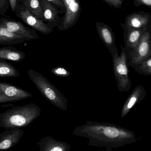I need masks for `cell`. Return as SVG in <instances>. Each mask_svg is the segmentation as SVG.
I'll return each instance as SVG.
<instances>
[{"instance_id":"cell-1","label":"cell","mask_w":151,"mask_h":151,"mask_svg":"<svg viewBox=\"0 0 151 151\" xmlns=\"http://www.w3.org/2000/svg\"><path fill=\"white\" fill-rule=\"evenodd\" d=\"M73 134L87 138L89 145L96 147L116 148L136 141L134 134L121 127L89 121L76 127Z\"/></svg>"},{"instance_id":"cell-2","label":"cell","mask_w":151,"mask_h":151,"mask_svg":"<svg viewBox=\"0 0 151 151\" xmlns=\"http://www.w3.org/2000/svg\"><path fill=\"white\" fill-rule=\"evenodd\" d=\"M40 107L33 103L23 106L5 104L0 106V128L5 129L24 127L40 115Z\"/></svg>"},{"instance_id":"cell-3","label":"cell","mask_w":151,"mask_h":151,"mask_svg":"<svg viewBox=\"0 0 151 151\" xmlns=\"http://www.w3.org/2000/svg\"><path fill=\"white\" fill-rule=\"evenodd\" d=\"M27 74L46 100L60 110H68V100L56 87L47 78L38 72L30 69Z\"/></svg>"},{"instance_id":"cell-4","label":"cell","mask_w":151,"mask_h":151,"mask_svg":"<svg viewBox=\"0 0 151 151\" xmlns=\"http://www.w3.org/2000/svg\"><path fill=\"white\" fill-rule=\"evenodd\" d=\"M121 48L120 55H115L112 56L114 72L119 91H129L132 84L129 74L128 58L125 48L121 45Z\"/></svg>"},{"instance_id":"cell-5","label":"cell","mask_w":151,"mask_h":151,"mask_svg":"<svg viewBox=\"0 0 151 151\" xmlns=\"http://www.w3.org/2000/svg\"><path fill=\"white\" fill-rule=\"evenodd\" d=\"M151 57V34L146 31L128 57V66L139 65Z\"/></svg>"},{"instance_id":"cell-6","label":"cell","mask_w":151,"mask_h":151,"mask_svg":"<svg viewBox=\"0 0 151 151\" xmlns=\"http://www.w3.org/2000/svg\"><path fill=\"white\" fill-rule=\"evenodd\" d=\"M15 13L16 16L26 24L42 34H49L53 31V29L46 22L35 17L21 3H17Z\"/></svg>"},{"instance_id":"cell-7","label":"cell","mask_w":151,"mask_h":151,"mask_svg":"<svg viewBox=\"0 0 151 151\" xmlns=\"http://www.w3.org/2000/svg\"><path fill=\"white\" fill-rule=\"evenodd\" d=\"M65 7V11L62 20L58 26V31H65L76 24L79 20L81 7L79 0H62Z\"/></svg>"},{"instance_id":"cell-8","label":"cell","mask_w":151,"mask_h":151,"mask_svg":"<svg viewBox=\"0 0 151 151\" xmlns=\"http://www.w3.org/2000/svg\"><path fill=\"white\" fill-rule=\"evenodd\" d=\"M32 96L30 92L16 85L0 82V104L20 101Z\"/></svg>"},{"instance_id":"cell-9","label":"cell","mask_w":151,"mask_h":151,"mask_svg":"<svg viewBox=\"0 0 151 151\" xmlns=\"http://www.w3.org/2000/svg\"><path fill=\"white\" fill-rule=\"evenodd\" d=\"M0 27L4 28L11 32L23 36L28 41L40 39L36 31L25 26L19 21L2 17L0 18Z\"/></svg>"},{"instance_id":"cell-10","label":"cell","mask_w":151,"mask_h":151,"mask_svg":"<svg viewBox=\"0 0 151 151\" xmlns=\"http://www.w3.org/2000/svg\"><path fill=\"white\" fill-rule=\"evenodd\" d=\"M151 14L150 12L141 10L129 14L125 17L124 24L121 25L125 30H147V24Z\"/></svg>"},{"instance_id":"cell-11","label":"cell","mask_w":151,"mask_h":151,"mask_svg":"<svg viewBox=\"0 0 151 151\" xmlns=\"http://www.w3.org/2000/svg\"><path fill=\"white\" fill-rule=\"evenodd\" d=\"M95 25L99 38L111 54L112 56L119 55L118 49L115 45V35L111 27L105 23L99 21H96Z\"/></svg>"},{"instance_id":"cell-12","label":"cell","mask_w":151,"mask_h":151,"mask_svg":"<svg viewBox=\"0 0 151 151\" xmlns=\"http://www.w3.org/2000/svg\"><path fill=\"white\" fill-rule=\"evenodd\" d=\"M43 13V21L52 29L58 26L62 17L59 15L61 11L46 0H40Z\"/></svg>"},{"instance_id":"cell-13","label":"cell","mask_w":151,"mask_h":151,"mask_svg":"<svg viewBox=\"0 0 151 151\" xmlns=\"http://www.w3.org/2000/svg\"><path fill=\"white\" fill-rule=\"evenodd\" d=\"M146 95V91L142 85H138L135 87L123 105L121 117L123 118L126 116L136 104L144 99Z\"/></svg>"},{"instance_id":"cell-14","label":"cell","mask_w":151,"mask_h":151,"mask_svg":"<svg viewBox=\"0 0 151 151\" xmlns=\"http://www.w3.org/2000/svg\"><path fill=\"white\" fill-rule=\"evenodd\" d=\"M24 131L19 128L7 129L0 134V150H6L17 144L24 134Z\"/></svg>"},{"instance_id":"cell-15","label":"cell","mask_w":151,"mask_h":151,"mask_svg":"<svg viewBox=\"0 0 151 151\" xmlns=\"http://www.w3.org/2000/svg\"><path fill=\"white\" fill-rule=\"evenodd\" d=\"M39 151H70V146L63 141H58L51 137H43L39 143Z\"/></svg>"},{"instance_id":"cell-16","label":"cell","mask_w":151,"mask_h":151,"mask_svg":"<svg viewBox=\"0 0 151 151\" xmlns=\"http://www.w3.org/2000/svg\"><path fill=\"white\" fill-rule=\"evenodd\" d=\"M124 38L125 49L128 57L137 45L139 43L144 34L146 32L145 30H125Z\"/></svg>"},{"instance_id":"cell-17","label":"cell","mask_w":151,"mask_h":151,"mask_svg":"<svg viewBox=\"0 0 151 151\" xmlns=\"http://www.w3.org/2000/svg\"><path fill=\"white\" fill-rule=\"evenodd\" d=\"M24 52L11 46L0 47V60H9L19 62L25 58Z\"/></svg>"},{"instance_id":"cell-18","label":"cell","mask_w":151,"mask_h":151,"mask_svg":"<svg viewBox=\"0 0 151 151\" xmlns=\"http://www.w3.org/2000/svg\"><path fill=\"white\" fill-rule=\"evenodd\" d=\"M27 41L28 40L26 38L11 32L4 28L0 27V45H17Z\"/></svg>"},{"instance_id":"cell-19","label":"cell","mask_w":151,"mask_h":151,"mask_svg":"<svg viewBox=\"0 0 151 151\" xmlns=\"http://www.w3.org/2000/svg\"><path fill=\"white\" fill-rule=\"evenodd\" d=\"M18 3H21L35 17L43 20V10L40 0H23Z\"/></svg>"},{"instance_id":"cell-20","label":"cell","mask_w":151,"mask_h":151,"mask_svg":"<svg viewBox=\"0 0 151 151\" xmlns=\"http://www.w3.org/2000/svg\"><path fill=\"white\" fill-rule=\"evenodd\" d=\"M19 75L15 66L6 60H0V77H17Z\"/></svg>"},{"instance_id":"cell-21","label":"cell","mask_w":151,"mask_h":151,"mask_svg":"<svg viewBox=\"0 0 151 151\" xmlns=\"http://www.w3.org/2000/svg\"><path fill=\"white\" fill-rule=\"evenodd\" d=\"M133 68L139 74L151 76V57L141 64L134 66Z\"/></svg>"},{"instance_id":"cell-22","label":"cell","mask_w":151,"mask_h":151,"mask_svg":"<svg viewBox=\"0 0 151 151\" xmlns=\"http://www.w3.org/2000/svg\"><path fill=\"white\" fill-rule=\"evenodd\" d=\"M51 73L56 76L60 77H68L70 75V73L63 67H57L51 70Z\"/></svg>"},{"instance_id":"cell-23","label":"cell","mask_w":151,"mask_h":151,"mask_svg":"<svg viewBox=\"0 0 151 151\" xmlns=\"http://www.w3.org/2000/svg\"><path fill=\"white\" fill-rule=\"evenodd\" d=\"M9 7V0H0V16H5Z\"/></svg>"},{"instance_id":"cell-24","label":"cell","mask_w":151,"mask_h":151,"mask_svg":"<svg viewBox=\"0 0 151 151\" xmlns=\"http://www.w3.org/2000/svg\"><path fill=\"white\" fill-rule=\"evenodd\" d=\"M53 4L54 6L61 11V14L65 13V9L63 2L62 0H46Z\"/></svg>"},{"instance_id":"cell-25","label":"cell","mask_w":151,"mask_h":151,"mask_svg":"<svg viewBox=\"0 0 151 151\" xmlns=\"http://www.w3.org/2000/svg\"><path fill=\"white\" fill-rule=\"evenodd\" d=\"M110 6L116 8L120 9L121 8L124 2V0H102Z\"/></svg>"},{"instance_id":"cell-26","label":"cell","mask_w":151,"mask_h":151,"mask_svg":"<svg viewBox=\"0 0 151 151\" xmlns=\"http://www.w3.org/2000/svg\"><path fill=\"white\" fill-rule=\"evenodd\" d=\"M134 4L137 7L144 5L151 8V0H134Z\"/></svg>"},{"instance_id":"cell-27","label":"cell","mask_w":151,"mask_h":151,"mask_svg":"<svg viewBox=\"0 0 151 151\" xmlns=\"http://www.w3.org/2000/svg\"><path fill=\"white\" fill-rule=\"evenodd\" d=\"M10 7L13 12H16V7L17 4V0H9Z\"/></svg>"},{"instance_id":"cell-28","label":"cell","mask_w":151,"mask_h":151,"mask_svg":"<svg viewBox=\"0 0 151 151\" xmlns=\"http://www.w3.org/2000/svg\"><path fill=\"white\" fill-rule=\"evenodd\" d=\"M147 32H149L151 34V15L149 17V20H148V24H147Z\"/></svg>"},{"instance_id":"cell-29","label":"cell","mask_w":151,"mask_h":151,"mask_svg":"<svg viewBox=\"0 0 151 151\" xmlns=\"http://www.w3.org/2000/svg\"><path fill=\"white\" fill-rule=\"evenodd\" d=\"M21 1H23V0H17V2H19Z\"/></svg>"}]
</instances>
